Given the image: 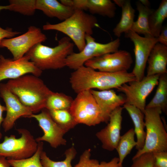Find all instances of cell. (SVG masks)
<instances>
[{
  "mask_svg": "<svg viewBox=\"0 0 167 167\" xmlns=\"http://www.w3.org/2000/svg\"><path fill=\"white\" fill-rule=\"evenodd\" d=\"M135 80L132 73L127 71L103 72L84 65L71 73L69 82L72 88L77 94L94 88L100 90L117 88L124 84Z\"/></svg>",
  "mask_w": 167,
  "mask_h": 167,
  "instance_id": "obj_1",
  "label": "cell"
},
{
  "mask_svg": "<svg viewBox=\"0 0 167 167\" xmlns=\"http://www.w3.org/2000/svg\"><path fill=\"white\" fill-rule=\"evenodd\" d=\"M6 84L21 103L33 114L45 109L47 99L52 91L41 79L32 75L10 79Z\"/></svg>",
  "mask_w": 167,
  "mask_h": 167,
  "instance_id": "obj_2",
  "label": "cell"
},
{
  "mask_svg": "<svg viewBox=\"0 0 167 167\" xmlns=\"http://www.w3.org/2000/svg\"><path fill=\"white\" fill-rule=\"evenodd\" d=\"M98 25L97 20L93 15L75 9L73 13L66 19L57 24H47L43 26V29L64 34L73 41L79 52L86 45V36L92 35L93 28Z\"/></svg>",
  "mask_w": 167,
  "mask_h": 167,
  "instance_id": "obj_3",
  "label": "cell"
},
{
  "mask_svg": "<svg viewBox=\"0 0 167 167\" xmlns=\"http://www.w3.org/2000/svg\"><path fill=\"white\" fill-rule=\"evenodd\" d=\"M74 44L67 36L61 38L54 47L38 43L32 48L25 55L39 69L42 71L58 69L66 66L67 57L73 52Z\"/></svg>",
  "mask_w": 167,
  "mask_h": 167,
  "instance_id": "obj_4",
  "label": "cell"
},
{
  "mask_svg": "<svg viewBox=\"0 0 167 167\" xmlns=\"http://www.w3.org/2000/svg\"><path fill=\"white\" fill-rule=\"evenodd\" d=\"M162 112L159 108L145 109L143 113L146 128L145 143L132 160L145 153L167 152V133L161 117Z\"/></svg>",
  "mask_w": 167,
  "mask_h": 167,
  "instance_id": "obj_5",
  "label": "cell"
},
{
  "mask_svg": "<svg viewBox=\"0 0 167 167\" xmlns=\"http://www.w3.org/2000/svg\"><path fill=\"white\" fill-rule=\"evenodd\" d=\"M21 135L17 138L14 135L4 137L0 143V156L8 160H18L26 159L32 156L36 152L38 145L34 136L25 128L16 129Z\"/></svg>",
  "mask_w": 167,
  "mask_h": 167,
  "instance_id": "obj_6",
  "label": "cell"
},
{
  "mask_svg": "<svg viewBox=\"0 0 167 167\" xmlns=\"http://www.w3.org/2000/svg\"><path fill=\"white\" fill-rule=\"evenodd\" d=\"M77 94L69 109L77 123L92 126L102 122L101 111L90 90Z\"/></svg>",
  "mask_w": 167,
  "mask_h": 167,
  "instance_id": "obj_7",
  "label": "cell"
},
{
  "mask_svg": "<svg viewBox=\"0 0 167 167\" xmlns=\"http://www.w3.org/2000/svg\"><path fill=\"white\" fill-rule=\"evenodd\" d=\"M86 45L83 49L78 53L73 52L67 58L66 66L75 70L84 65L88 60L105 54L118 51L120 44V39L106 43L97 42L91 35H87Z\"/></svg>",
  "mask_w": 167,
  "mask_h": 167,
  "instance_id": "obj_8",
  "label": "cell"
},
{
  "mask_svg": "<svg viewBox=\"0 0 167 167\" xmlns=\"http://www.w3.org/2000/svg\"><path fill=\"white\" fill-rule=\"evenodd\" d=\"M160 75L144 76L140 81L125 83L117 88V91L124 93L125 103L135 106L144 113L146 99L155 87L157 85Z\"/></svg>",
  "mask_w": 167,
  "mask_h": 167,
  "instance_id": "obj_9",
  "label": "cell"
},
{
  "mask_svg": "<svg viewBox=\"0 0 167 167\" xmlns=\"http://www.w3.org/2000/svg\"><path fill=\"white\" fill-rule=\"evenodd\" d=\"M46 36L41 29L31 26L25 33L17 36L0 41V47L6 48L12 54L13 59H19L24 56L36 45L45 41Z\"/></svg>",
  "mask_w": 167,
  "mask_h": 167,
  "instance_id": "obj_10",
  "label": "cell"
},
{
  "mask_svg": "<svg viewBox=\"0 0 167 167\" xmlns=\"http://www.w3.org/2000/svg\"><path fill=\"white\" fill-rule=\"evenodd\" d=\"M126 37L129 38L134 45L135 61L131 73L137 81L142 80L148 60L154 46L158 42L157 38L152 36H141L130 30L125 33Z\"/></svg>",
  "mask_w": 167,
  "mask_h": 167,
  "instance_id": "obj_11",
  "label": "cell"
},
{
  "mask_svg": "<svg viewBox=\"0 0 167 167\" xmlns=\"http://www.w3.org/2000/svg\"><path fill=\"white\" fill-rule=\"evenodd\" d=\"M132 63V58L129 52L118 50L89 60L84 66L101 71L116 72L127 71Z\"/></svg>",
  "mask_w": 167,
  "mask_h": 167,
  "instance_id": "obj_12",
  "label": "cell"
},
{
  "mask_svg": "<svg viewBox=\"0 0 167 167\" xmlns=\"http://www.w3.org/2000/svg\"><path fill=\"white\" fill-rule=\"evenodd\" d=\"M42 72L27 55L16 60L0 55V82L5 79H15L28 74L39 77Z\"/></svg>",
  "mask_w": 167,
  "mask_h": 167,
  "instance_id": "obj_13",
  "label": "cell"
},
{
  "mask_svg": "<svg viewBox=\"0 0 167 167\" xmlns=\"http://www.w3.org/2000/svg\"><path fill=\"white\" fill-rule=\"evenodd\" d=\"M0 96L5 103L6 109V115L2 124L5 132L12 129L20 117L29 118L33 113L10 91L6 84H0Z\"/></svg>",
  "mask_w": 167,
  "mask_h": 167,
  "instance_id": "obj_14",
  "label": "cell"
},
{
  "mask_svg": "<svg viewBox=\"0 0 167 167\" xmlns=\"http://www.w3.org/2000/svg\"><path fill=\"white\" fill-rule=\"evenodd\" d=\"M31 118L37 121L44 133L42 136L35 139L37 142H46L54 148L66 145V141L63 136L67 132L53 120L48 110L44 109L39 114L33 113L29 118Z\"/></svg>",
  "mask_w": 167,
  "mask_h": 167,
  "instance_id": "obj_15",
  "label": "cell"
},
{
  "mask_svg": "<svg viewBox=\"0 0 167 167\" xmlns=\"http://www.w3.org/2000/svg\"><path fill=\"white\" fill-rule=\"evenodd\" d=\"M123 109L121 106L115 109L110 114L107 125L96 133L104 149L111 151L117 147L121 136Z\"/></svg>",
  "mask_w": 167,
  "mask_h": 167,
  "instance_id": "obj_16",
  "label": "cell"
},
{
  "mask_svg": "<svg viewBox=\"0 0 167 167\" xmlns=\"http://www.w3.org/2000/svg\"><path fill=\"white\" fill-rule=\"evenodd\" d=\"M60 2L74 9L88 11L91 15L110 18L114 17L116 9V4L110 0H61Z\"/></svg>",
  "mask_w": 167,
  "mask_h": 167,
  "instance_id": "obj_17",
  "label": "cell"
},
{
  "mask_svg": "<svg viewBox=\"0 0 167 167\" xmlns=\"http://www.w3.org/2000/svg\"><path fill=\"white\" fill-rule=\"evenodd\" d=\"M90 90L101 111L102 122L108 123L111 113L125 103V97L117 94L112 89Z\"/></svg>",
  "mask_w": 167,
  "mask_h": 167,
  "instance_id": "obj_18",
  "label": "cell"
},
{
  "mask_svg": "<svg viewBox=\"0 0 167 167\" xmlns=\"http://www.w3.org/2000/svg\"><path fill=\"white\" fill-rule=\"evenodd\" d=\"M147 62L146 76L167 73V46L157 43L152 49Z\"/></svg>",
  "mask_w": 167,
  "mask_h": 167,
  "instance_id": "obj_19",
  "label": "cell"
},
{
  "mask_svg": "<svg viewBox=\"0 0 167 167\" xmlns=\"http://www.w3.org/2000/svg\"><path fill=\"white\" fill-rule=\"evenodd\" d=\"M36 8L48 17L56 18L62 21L70 17L75 11L73 7L56 0H36Z\"/></svg>",
  "mask_w": 167,
  "mask_h": 167,
  "instance_id": "obj_20",
  "label": "cell"
},
{
  "mask_svg": "<svg viewBox=\"0 0 167 167\" xmlns=\"http://www.w3.org/2000/svg\"><path fill=\"white\" fill-rule=\"evenodd\" d=\"M113 2L122 9L120 20L113 30L114 35L119 38L122 33L131 30L134 21L135 11L130 0H114Z\"/></svg>",
  "mask_w": 167,
  "mask_h": 167,
  "instance_id": "obj_21",
  "label": "cell"
},
{
  "mask_svg": "<svg viewBox=\"0 0 167 167\" xmlns=\"http://www.w3.org/2000/svg\"><path fill=\"white\" fill-rule=\"evenodd\" d=\"M123 107L127 111L134 125V131L137 138V145L135 147L138 150L143 147L146 138L144 114L139 109L134 106L125 104Z\"/></svg>",
  "mask_w": 167,
  "mask_h": 167,
  "instance_id": "obj_22",
  "label": "cell"
},
{
  "mask_svg": "<svg viewBox=\"0 0 167 167\" xmlns=\"http://www.w3.org/2000/svg\"><path fill=\"white\" fill-rule=\"evenodd\" d=\"M136 9L138 12L137 20L134 21L131 30L144 36H152L149 26V16L154 10L149 7L144 6L139 1L136 2Z\"/></svg>",
  "mask_w": 167,
  "mask_h": 167,
  "instance_id": "obj_23",
  "label": "cell"
},
{
  "mask_svg": "<svg viewBox=\"0 0 167 167\" xmlns=\"http://www.w3.org/2000/svg\"><path fill=\"white\" fill-rule=\"evenodd\" d=\"M155 94L145 108H157L167 113V73L160 75Z\"/></svg>",
  "mask_w": 167,
  "mask_h": 167,
  "instance_id": "obj_24",
  "label": "cell"
},
{
  "mask_svg": "<svg viewBox=\"0 0 167 167\" xmlns=\"http://www.w3.org/2000/svg\"><path fill=\"white\" fill-rule=\"evenodd\" d=\"M167 17V0L161 1L158 8L154 10L149 18V26L152 36L157 38Z\"/></svg>",
  "mask_w": 167,
  "mask_h": 167,
  "instance_id": "obj_25",
  "label": "cell"
},
{
  "mask_svg": "<svg viewBox=\"0 0 167 167\" xmlns=\"http://www.w3.org/2000/svg\"><path fill=\"white\" fill-rule=\"evenodd\" d=\"M135 135L134 129L132 128L120 137L115 149L118 155L119 167H122L125 158L137 145L136 141L135 139Z\"/></svg>",
  "mask_w": 167,
  "mask_h": 167,
  "instance_id": "obj_26",
  "label": "cell"
},
{
  "mask_svg": "<svg viewBox=\"0 0 167 167\" xmlns=\"http://www.w3.org/2000/svg\"><path fill=\"white\" fill-rule=\"evenodd\" d=\"M73 100L63 93L52 91L47 99L45 109L48 110L69 109Z\"/></svg>",
  "mask_w": 167,
  "mask_h": 167,
  "instance_id": "obj_27",
  "label": "cell"
},
{
  "mask_svg": "<svg viewBox=\"0 0 167 167\" xmlns=\"http://www.w3.org/2000/svg\"><path fill=\"white\" fill-rule=\"evenodd\" d=\"M64 154L65 158L64 160L56 161L50 159L43 151L40 156L41 161L44 167H73L71 162L77 154L74 147L73 146L66 149Z\"/></svg>",
  "mask_w": 167,
  "mask_h": 167,
  "instance_id": "obj_28",
  "label": "cell"
},
{
  "mask_svg": "<svg viewBox=\"0 0 167 167\" xmlns=\"http://www.w3.org/2000/svg\"><path fill=\"white\" fill-rule=\"evenodd\" d=\"M48 111L53 120L67 132L74 128L78 124L69 109Z\"/></svg>",
  "mask_w": 167,
  "mask_h": 167,
  "instance_id": "obj_29",
  "label": "cell"
},
{
  "mask_svg": "<svg viewBox=\"0 0 167 167\" xmlns=\"http://www.w3.org/2000/svg\"><path fill=\"white\" fill-rule=\"evenodd\" d=\"M36 0H10L5 10L18 12L24 15H33L36 10Z\"/></svg>",
  "mask_w": 167,
  "mask_h": 167,
  "instance_id": "obj_30",
  "label": "cell"
},
{
  "mask_svg": "<svg viewBox=\"0 0 167 167\" xmlns=\"http://www.w3.org/2000/svg\"><path fill=\"white\" fill-rule=\"evenodd\" d=\"M43 149V142H38L37 150L31 157L20 160H8V161L13 167H44L40 159L41 154Z\"/></svg>",
  "mask_w": 167,
  "mask_h": 167,
  "instance_id": "obj_31",
  "label": "cell"
},
{
  "mask_svg": "<svg viewBox=\"0 0 167 167\" xmlns=\"http://www.w3.org/2000/svg\"><path fill=\"white\" fill-rule=\"evenodd\" d=\"M131 167H153L154 156L152 152L145 153L132 160Z\"/></svg>",
  "mask_w": 167,
  "mask_h": 167,
  "instance_id": "obj_32",
  "label": "cell"
},
{
  "mask_svg": "<svg viewBox=\"0 0 167 167\" xmlns=\"http://www.w3.org/2000/svg\"><path fill=\"white\" fill-rule=\"evenodd\" d=\"M91 150H85L80 156L79 161L74 167H99L100 163L98 161L90 158Z\"/></svg>",
  "mask_w": 167,
  "mask_h": 167,
  "instance_id": "obj_33",
  "label": "cell"
},
{
  "mask_svg": "<svg viewBox=\"0 0 167 167\" xmlns=\"http://www.w3.org/2000/svg\"><path fill=\"white\" fill-rule=\"evenodd\" d=\"M154 156L153 167H167V152H152Z\"/></svg>",
  "mask_w": 167,
  "mask_h": 167,
  "instance_id": "obj_34",
  "label": "cell"
},
{
  "mask_svg": "<svg viewBox=\"0 0 167 167\" xmlns=\"http://www.w3.org/2000/svg\"><path fill=\"white\" fill-rule=\"evenodd\" d=\"M5 9V6H0V11ZM20 33L17 31H13L11 28H8L4 29L0 27V41L4 39L12 38Z\"/></svg>",
  "mask_w": 167,
  "mask_h": 167,
  "instance_id": "obj_35",
  "label": "cell"
},
{
  "mask_svg": "<svg viewBox=\"0 0 167 167\" xmlns=\"http://www.w3.org/2000/svg\"><path fill=\"white\" fill-rule=\"evenodd\" d=\"M158 42L167 46V27H163L158 37L157 38Z\"/></svg>",
  "mask_w": 167,
  "mask_h": 167,
  "instance_id": "obj_36",
  "label": "cell"
},
{
  "mask_svg": "<svg viewBox=\"0 0 167 167\" xmlns=\"http://www.w3.org/2000/svg\"><path fill=\"white\" fill-rule=\"evenodd\" d=\"M118 162V158L115 157L108 162L101 161L100 163L99 167H119Z\"/></svg>",
  "mask_w": 167,
  "mask_h": 167,
  "instance_id": "obj_37",
  "label": "cell"
},
{
  "mask_svg": "<svg viewBox=\"0 0 167 167\" xmlns=\"http://www.w3.org/2000/svg\"><path fill=\"white\" fill-rule=\"evenodd\" d=\"M8 160L6 157L0 156V167H10Z\"/></svg>",
  "mask_w": 167,
  "mask_h": 167,
  "instance_id": "obj_38",
  "label": "cell"
},
{
  "mask_svg": "<svg viewBox=\"0 0 167 167\" xmlns=\"http://www.w3.org/2000/svg\"><path fill=\"white\" fill-rule=\"evenodd\" d=\"M6 107L1 105L0 103V139L2 137V134L0 130V126L4 120L2 116V113L4 111H6Z\"/></svg>",
  "mask_w": 167,
  "mask_h": 167,
  "instance_id": "obj_39",
  "label": "cell"
},
{
  "mask_svg": "<svg viewBox=\"0 0 167 167\" xmlns=\"http://www.w3.org/2000/svg\"><path fill=\"white\" fill-rule=\"evenodd\" d=\"M139 1L144 6L149 7L150 4L149 1L148 0H139Z\"/></svg>",
  "mask_w": 167,
  "mask_h": 167,
  "instance_id": "obj_40",
  "label": "cell"
}]
</instances>
